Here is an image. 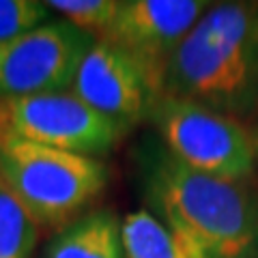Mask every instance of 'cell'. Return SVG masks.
<instances>
[{
	"label": "cell",
	"mask_w": 258,
	"mask_h": 258,
	"mask_svg": "<svg viewBox=\"0 0 258 258\" xmlns=\"http://www.w3.org/2000/svg\"><path fill=\"white\" fill-rule=\"evenodd\" d=\"M43 258H127L118 217L108 209H95L56 230Z\"/></svg>",
	"instance_id": "9c48e42d"
},
{
	"label": "cell",
	"mask_w": 258,
	"mask_h": 258,
	"mask_svg": "<svg viewBox=\"0 0 258 258\" xmlns=\"http://www.w3.org/2000/svg\"><path fill=\"white\" fill-rule=\"evenodd\" d=\"M164 93L232 118L258 112V3H220L172 54Z\"/></svg>",
	"instance_id": "7a4b0ae2"
},
{
	"label": "cell",
	"mask_w": 258,
	"mask_h": 258,
	"mask_svg": "<svg viewBox=\"0 0 258 258\" xmlns=\"http://www.w3.org/2000/svg\"><path fill=\"white\" fill-rule=\"evenodd\" d=\"M127 129L88 108L69 91L0 101V136L97 157L108 155Z\"/></svg>",
	"instance_id": "5b68a950"
},
{
	"label": "cell",
	"mask_w": 258,
	"mask_h": 258,
	"mask_svg": "<svg viewBox=\"0 0 258 258\" xmlns=\"http://www.w3.org/2000/svg\"><path fill=\"white\" fill-rule=\"evenodd\" d=\"M155 138L191 170L222 179H254L256 142L241 120L203 103L164 95L151 114Z\"/></svg>",
	"instance_id": "277c9868"
},
{
	"label": "cell",
	"mask_w": 258,
	"mask_h": 258,
	"mask_svg": "<svg viewBox=\"0 0 258 258\" xmlns=\"http://www.w3.org/2000/svg\"><path fill=\"white\" fill-rule=\"evenodd\" d=\"M0 181L39 228H62L106 189L110 172L97 157L0 136Z\"/></svg>",
	"instance_id": "3957f363"
},
{
	"label": "cell",
	"mask_w": 258,
	"mask_h": 258,
	"mask_svg": "<svg viewBox=\"0 0 258 258\" xmlns=\"http://www.w3.org/2000/svg\"><path fill=\"white\" fill-rule=\"evenodd\" d=\"M95 37L67 20H50L0 45V101L60 93L74 84L76 71Z\"/></svg>",
	"instance_id": "8992f818"
},
{
	"label": "cell",
	"mask_w": 258,
	"mask_h": 258,
	"mask_svg": "<svg viewBox=\"0 0 258 258\" xmlns=\"http://www.w3.org/2000/svg\"><path fill=\"white\" fill-rule=\"evenodd\" d=\"M50 13L37 0H0V45L50 22Z\"/></svg>",
	"instance_id": "4fadbf2b"
},
{
	"label": "cell",
	"mask_w": 258,
	"mask_h": 258,
	"mask_svg": "<svg viewBox=\"0 0 258 258\" xmlns=\"http://www.w3.org/2000/svg\"><path fill=\"white\" fill-rule=\"evenodd\" d=\"M149 211L187 237L207 258H258V185L211 176L174 159L155 136L136 149Z\"/></svg>",
	"instance_id": "6da1fadb"
},
{
	"label": "cell",
	"mask_w": 258,
	"mask_h": 258,
	"mask_svg": "<svg viewBox=\"0 0 258 258\" xmlns=\"http://www.w3.org/2000/svg\"><path fill=\"white\" fill-rule=\"evenodd\" d=\"M127 258H207L187 237L176 232L149 209H138L120 222Z\"/></svg>",
	"instance_id": "30bf717a"
},
{
	"label": "cell",
	"mask_w": 258,
	"mask_h": 258,
	"mask_svg": "<svg viewBox=\"0 0 258 258\" xmlns=\"http://www.w3.org/2000/svg\"><path fill=\"white\" fill-rule=\"evenodd\" d=\"M50 11H58L69 24L99 39L108 30L118 9L116 0H50Z\"/></svg>",
	"instance_id": "7c38bea8"
},
{
	"label": "cell",
	"mask_w": 258,
	"mask_h": 258,
	"mask_svg": "<svg viewBox=\"0 0 258 258\" xmlns=\"http://www.w3.org/2000/svg\"><path fill=\"white\" fill-rule=\"evenodd\" d=\"M207 9L203 0H123L99 39L129 54L164 84L172 54Z\"/></svg>",
	"instance_id": "ba28073f"
},
{
	"label": "cell",
	"mask_w": 258,
	"mask_h": 258,
	"mask_svg": "<svg viewBox=\"0 0 258 258\" xmlns=\"http://www.w3.org/2000/svg\"><path fill=\"white\" fill-rule=\"evenodd\" d=\"M69 93L127 132L149 120L166 95L155 76L103 39H95L84 54Z\"/></svg>",
	"instance_id": "52a82bcc"
},
{
	"label": "cell",
	"mask_w": 258,
	"mask_h": 258,
	"mask_svg": "<svg viewBox=\"0 0 258 258\" xmlns=\"http://www.w3.org/2000/svg\"><path fill=\"white\" fill-rule=\"evenodd\" d=\"M39 239V224L0 181V258H30Z\"/></svg>",
	"instance_id": "8fae6325"
}]
</instances>
